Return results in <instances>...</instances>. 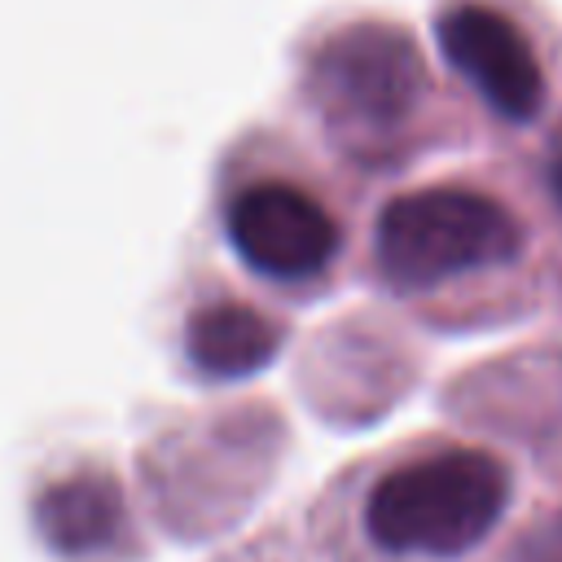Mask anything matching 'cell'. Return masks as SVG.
<instances>
[{"mask_svg": "<svg viewBox=\"0 0 562 562\" xmlns=\"http://www.w3.org/2000/svg\"><path fill=\"white\" fill-rule=\"evenodd\" d=\"M505 501V465L487 452L452 448L378 479L364 505V527L391 553L457 558L501 522Z\"/></svg>", "mask_w": 562, "mask_h": 562, "instance_id": "cell-1", "label": "cell"}, {"mask_svg": "<svg viewBox=\"0 0 562 562\" xmlns=\"http://www.w3.org/2000/svg\"><path fill=\"white\" fill-rule=\"evenodd\" d=\"M522 246V228L487 193L470 189H417L382 206L373 228L378 268L404 290H426L479 268L509 263Z\"/></svg>", "mask_w": 562, "mask_h": 562, "instance_id": "cell-2", "label": "cell"}, {"mask_svg": "<svg viewBox=\"0 0 562 562\" xmlns=\"http://www.w3.org/2000/svg\"><path fill=\"white\" fill-rule=\"evenodd\" d=\"M307 92L329 127L351 136H386L413 119L426 92V66L404 31L356 22L316 48Z\"/></svg>", "mask_w": 562, "mask_h": 562, "instance_id": "cell-3", "label": "cell"}, {"mask_svg": "<svg viewBox=\"0 0 562 562\" xmlns=\"http://www.w3.org/2000/svg\"><path fill=\"white\" fill-rule=\"evenodd\" d=\"M224 228L237 259L272 281L316 277L338 250L334 215L307 189L285 180H255L237 189Z\"/></svg>", "mask_w": 562, "mask_h": 562, "instance_id": "cell-4", "label": "cell"}, {"mask_svg": "<svg viewBox=\"0 0 562 562\" xmlns=\"http://www.w3.org/2000/svg\"><path fill=\"white\" fill-rule=\"evenodd\" d=\"M439 48L461 70L483 101L514 119L527 123L544 105V70L527 44V35L496 9L487 4H457L439 18Z\"/></svg>", "mask_w": 562, "mask_h": 562, "instance_id": "cell-5", "label": "cell"}, {"mask_svg": "<svg viewBox=\"0 0 562 562\" xmlns=\"http://www.w3.org/2000/svg\"><path fill=\"white\" fill-rule=\"evenodd\" d=\"M35 531L53 553L83 558L119 540L123 492L110 474H70L35 501Z\"/></svg>", "mask_w": 562, "mask_h": 562, "instance_id": "cell-6", "label": "cell"}, {"mask_svg": "<svg viewBox=\"0 0 562 562\" xmlns=\"http://www.w3.org/2000/svg\"><path fill=\"white\" fill-rule=\"evenodd\" d=\"M277 329L241 303H215L189 316L184 325V356L211 382H237L259 373L277 356Z\"/></svg>", "mask_w": 562, "mask_h": 562, "instance_id": "cell-7", "label": "cell"}, {"mask_svg": "<svg viewBox=\"0 0 562 562\" xmlns=\"http://www.w3.org/2000/svg\"><path fill=\"white\" fill-rule=\"evenodd\" d=\"M518 562H562V514H553L522 540Z\"/></svg>", "mask_w": 562, "mask_h": 562, "instance_id": "cell-8", "label": "cell"}, {"mask_svg": "<svg viewBox=\"0 0 562 562\" xmlns=\"http://www.w3.org/2000/svg\"><path fill=\"white\" fill-rule=\"evenodd\" d=\"M544 171H549V189H553V198L562 202V123H558V127H553V136H549Z\"/></svg>", "mask_w": 562, "mask_h": 562, "instance_id": "cell-9", "label": "cell"}]
</instances>
